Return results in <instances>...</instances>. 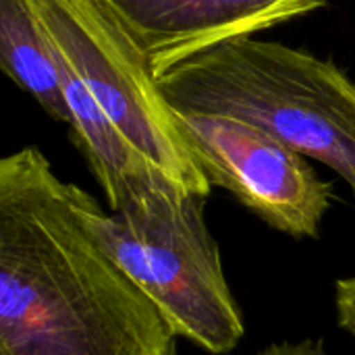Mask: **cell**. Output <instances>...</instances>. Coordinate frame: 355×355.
Returning <instances> with one entry per match:
<instances>
[{"instance_id":"6da1fadb","label":"cell","mask_w":355,"mask_h":355,"mask_svg":"<svg viewBox=\"0 0 355 355\" xmlns=\"http://www.w3.org/2000/svg\"><path fill=\"white\" fill-rule=\"evenodd\" d=\"M158 306L81 220L40 148L0 160V355H177Z\"/></svg>"},{"instance_id":"7a4b0ae2","label":"cell","mask_w":355,"mask_h":355,"mask_svg":"<svg viewBox=\"0 0 355 355\" xmlns=\"http://www.w3.org/2000/svg\"><path fill=\"white\" fill-rule=\"evenodd\" d=\"M158 85L177 110L266 129L333 168L355 196V81L333 60L243 35L175 64Z\"/></svg>"},{"instance_id":"3957f363","label":"cell","mask_w":355,"mask_h":355,"mask_svg":"<svg viewBox=\"0 0 355 355\" xmlns=\"http://www.w3.org/2000/svg\"><path fill=\"white\" fill-rule=\"evenodd\" d=\"M71 196L89 233L158 306L179 339L212 355L239 345L245 324L206 223V198L158 181L106 214L75 183Z\"/></svg>"},{"instance_id":"277c9868","label":"cell","mask_w":355,"mask_h":355,"mask_svg":"<svg viewBox=\"0 0 355 355\" xmlns=\"http://www.w3.org/2000/svg\"><path fill=\"white\" fill-rule=\"evenodd\" d=\"M62 60L129 146L166 181L208 198L150 60L102 0H31Z\"/></svg>"},{"instance_id":"5b68a950","label":"cell","mask_w":355,"mask_h":355,"mask_svg":"<svg viewBox=\"0 0 355 355\" xmlns=\"http://www.w3.org/2000/svg\"><path fill=\"white\" fill-rule=\"evenodd\" d=\"M177 129L208 177L262 223L293 239H318L333 185L306 156L235 116L177 110Z\"/></svg>"},{"instance_id":"8992f818","label":"cell","mask_w":355,"mask_h":355,"mask_svg":"<svg viewBox=\"0 0 355 355\" xmlns=\"http://www.w3.org/2000/svg\"><path fill=\"white\" fill-rule=\"evenodd\" d=\"M156 77L223 42L310 15L327 0H102Z\"/></svg>"},{"instance_id":"52a82bcc","label":"cell","mask_w":355,"mask_h":355,"mask_svg":"<svg viewBox=\"0 0 355 355\" xmlns=\"http://www.w3.org/2000/svg\"><path fill=\"white\" fill-rule=\"evenodd\" d=\"M0 67L52 119L69 123L60 54L31 0H0Z\"/></svg>"},{"instance_id":"ba28073f","label":"cell","mask_w":355,"mask_h":355,"mask_svg":"<svg viewBox=\"0 0 355 355\" xmlns=\"http://www.w3.org/2000/svg\"><path fill=\"white\" fill-rule=\"evenodd\" d=\"M335 312L339 329L355 339V275L335 283Z\"/></svg>"},{"instance_id":"9c48e42d","label":"cell","mask_w":355,"mask_h":355,"mask_svg":"<svg viewBox=\"0 0 355 355\" xmlns=\"http://www.w3.org/2000/svg\"><path fill=\"white\" fill-rule=\"evenodd\" d=\"M254 355H329L322 341L304 339L295 343H275Z\"/></svg>"}]
</instances>
